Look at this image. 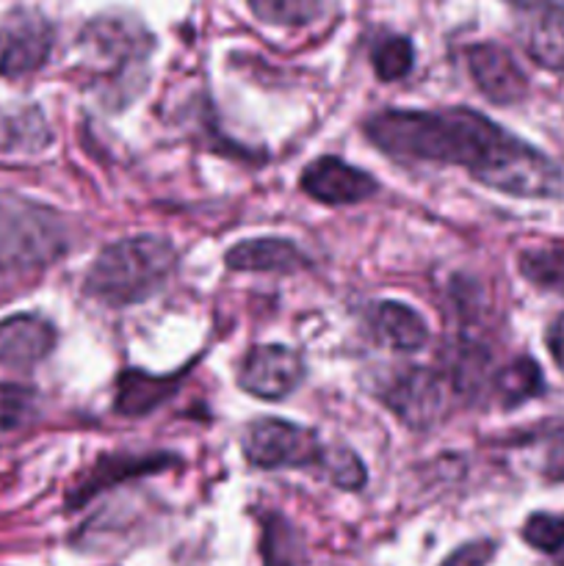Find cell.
<instances>
[{
	"label": "cell",
	"mask_w": 564,
	"mask_h": 566,
	"mask_svg": "<svg viewBox=\"0 0 564 566\" xmlns=\"http://www.w3.org/2000/svg\"><path fill=\"white\" fill-rule=\"evenodd\" d=\"M365 136L393 158L462 166L481 186L509 197L562 191V169L547 155L470 108L382 111L368 119Z\"/></svg>",
	"instance_id": "1"
},
{
	"label": "cell",
	"mask_w": 564,
	"mask_h": 566,
	"mask_svg": "<svg viewBox=\"0 0 564 566\" xmlns=\"http://www.w3.org/2000/svg\"><path fill=\"white\" fill-rule=\"evenodd\" d=\"M175 269L177 252L166 238H122L94 258L83 291L108 307H130L155 296L171 280Z\"/></svg>",
	"instance_id": "2"
},
{
	"label": "cell",
	"mask_w": 564,
	"mask_h": 566,
	"mask_svg": "<svg viewBox=\"0 0 564 566\" xmlns=\"http://www.w3.org/2000/svg\"><path fill=\"white\" fill-rule=\"evenodd\" d=\"M81 48L92 66L103 99L127 103L142 88L144 64L153 50L147 28L127 14L94 17L81 33Z\"/></svg>",
	"instance_id": "3"
},
{
	"label": "cell",
	"mask_w": 564,
	"mask_h": 566,
	"mask_svg": "<svg viewBox=\"0 0 564 566\" xmlns=\"http://www.w3.org/2000/svg\"><path fill=\"white\" fill-rule=\"evenodd\" d=\"M70 232L53 208L14 191H0V271H28L59 260Z\"/></svg>",
	"instance_id": "4"
},
{
	"label": "cell",
	"mask_w": 564,
	"mask_h": 566,
	"mask_svg": "<svg viewBox=\"0 0 564 566\" xmlns=\"http://www.w3.org/2000/svg\"><path fill=\"white\" fill-rule=\"evenodd\" d=\"M241 448L249 464L263 470H324L326 453H330V448L321 446L313 431L276 418H260L249 423L241 437Z\"/></svg>",
	"instance_id": "5"
},
{
	"label": "cell",
	"mask_w": 564,
	"mask_h": 566,
	"mask_svg": "<svg viewBox=\"0 0 564 566\" xmlns=\"http://www.w3.org/2000/svg\"><path fill=\"white\" fill-rule=\"evenodd\" d=\"M53 22L39 9L17 6L0 20V77L20 81L42 70L53 50Z\"/></svg>",
	"instance_id": "6"
},
{
	"label": "cell",
	"mask_w": 564,
	"mask_h": 566,
	"mask_svg": "<svg viewBox=\"0 0 564 566\" xmlns=\"http://www.w3.org/2000/svg\"><path fill=\"white\" fill-rule=\"evenodd\" d=\"M457 396L448 374H437L429 368H407L390 381L382 398L398 420L412 429H429L446 412L448 398Z\"/></svg>",
	"instance_id": "7"
},
{
	"label": "cell",
	"mask_w": 564,
	"mask_h": 566,
	"mask_svg": "<svg viewBox=\"0 0 564 566\" xmlns=\"http://www.w3.org/2000/svg\"><path fill=\"white\" fill-rule=\"evenodd\" d=\"M304 381V359L288 346H254L238 368V387L263 401H282Z\"/></svg>",
	"instance_id": "8"
},
{
	"label": "cell",
	"mask_w": 564,
	"mask_h": 566,
	"mask_svg": "<svg viewBox=\"0 0 564 566\" xmlns=\"http://www.w3.org/2000/svg\"><path fill=\"white\" fill-rule=\"evenodd\" d=\"M464 64L470 77L490 103L514 105L529 94V77L506 48L492 42H479L464 48Z\"/></svg>",
	"instance_id": "9"
},
{
	"label": "cell",
	"mask_w": 564,
	"mask_h": 566,
	"mask_svg": "<svg viewBox=\"0 0 564 566\" xmlns=\"http://www.w3.org/2000/svg\"><path fill=\"white\" fill-rule=\"evenodd\" d=\"M299 186L307 197L324 205H354L370 199L379 191V182L368 171L357 169V166L346 164L335 155H324V158L313 160L302 171Z\"/></svg>",
	"instance_id": "10"
},
{
	"label": "cell",
	"mask_w": 564,
	"mask_h": 566,
	"mask_svg": "<svg viewBox=\"0 0 564 566\" xmlns=\"http://www.w3.org/2000/svg\"><path fill=\"white\" fill-rule=\"evenodd\" d=\"M55 326L39 315L20 313L0 321V368L31 370L55 348Z\"/></svg>",
	"instance_id": "11"
},
{
	"label": "cell",
	"mask_w": 564,
	"mask_h": 566,
	"mask_svg": "<svg viewBox=\"0 0 564 566\" xmlns=\"http://www.w3.org/2000/svg\"><path fill=\"white\" fill-rule=\"evenodd\" d=\"M171 464H175L171 453H142V457L138 453H111V457L97 459V464L70 492V509L83 506L97 492L108 490V486L119 484V481L138 479V475L147 473H160V470L171 468Z\"/></svg>",
	"instance_id": "12"
},
{
	"label": "cell",
	"mask_w": 564,
	"mask_h": 566,
	"mask_svg": "<svg viewBox=\"0 0 564 566\" xmlns=\"http://www.w3.org/2000/svg\"><path fill=\"white\" fill-rule=\"evenodd\" d=\"M520 39L531 59L545 70L564 75V6L551 3L525 9V20L520 25Z\"/></svg>",
	"instance_id": "13"
},
{
	"label": "cell",
	"mask_w": 564,
	"mask_h": 566,
	"mask_svg": "<svg viewBox=\"0 0 564 566\" xmlns=\"http://www.w3.org/2000/svg\"><path fill=\"white\" fill-rule=\"evenodd\" d=\"M227 269L252 274H291L307 263L302 249L288 238H249L236 243L224 258Z\"/></svg>",
	"instance_id": "14"
},
{
	"label": "cell",
	"mask_w": 564,
	"mask_h": 566,
	"mask_svg": "<svg viewBox=\"0 0 564 566\" xmlns=\"http://www.w3.org/2000/svg\"><path fill=\"white\" fill-rule=\"evenodd\" d=\"M53 144V130L33 103L0 108V155H39Z\"/></svg>",
	"instance_id": "15"
},
{
	"label": "cell",
	"mask_w": 564,
	"mask_h": 566,
	"mask_svg": "<svg viewBox=\"0 0 564 566\" xmlns=\"http://www.w3.org/2000/svg\"><path fill=\"white\" fill-rule=\"evenodd\" d=\"M370 321L376 337L396 352H420L429 343L426 321L401 302H379L370 313Z\"/></svg>",
	"instance_id": "16"
},
{
	"label": "cell",
	"mask_w": 564,
	"mask_h": 566,
	"mask_svg": "<svg viewBox=\"0 0 564 566\" xmlns=\"http://www.w3.org/2000/svg\"><path fill=\"white\" fill-rule=\"evenodd\" d=\"M177 390V379L171 376H149L142 370H125L116 381V412L125 418H144L155 412L164 401H169Z\"/></svg>",
	"instance_id": "17"
},
{
	"label": "cell",
	"mask_w": 564,
	"mask_h": 566,
	"mask_svg": "<svg viewBox=\"0 0 564 566\" xmlns=\"http://www.w3.org/2000/svg\"><path fill=\"white\" fill-rule=\"evenodd\" d=\"M492 387H495L503 407L512 409L540 396L545 390V379H542V370L534 359L518 357L492 376Z\"/></svg>",
	"instance_id": "18"
},
{
	"label": "cell",
	"mask_w": 564,
	"mask_h": 566,
	"mask_svg": "<svg viewBox=\"0 0 564 566\" xmlns=\"http://www.w3.org/2000/svg\"><path fill=\"white\" fill-rule=\"evenodd\" d=\"M520 274L540 291L564 298V243H551L520 254Z\"/></svg>",
	"instance_id": "19"
},
{
	"label": "cell",
	"mask_w": 564,
	"mask_h": 566,
	"mask_svg": "<svg viewBox=\"0 0 564 566\" xmlns=\"http://www.w3.org/2000/svg\"><path fill=\"white\" fill-rule=\"evenodd\" d=\"M252 14L269 25L299 28L324 14L326 0H247Z\"/></svg>",
	"instance_id": "20"
},
{
	"label": "cell",
	"mask_w": 564,
	"mask_h": 566,
	"mask_svg": "<svg viewBox=\"0 0 564 566\" xmlns=\"http://www.w3.org/2000/svg\"><path fill=\"white\" fill-rule=\"evenodd\" d=\"M263 558L265 566H299L302 564V545L296 531L280 514L263 517Z\"/></svg>",
	"instance_id": "21"
},
{
	"label": "cell",
	"mask_w": 564,
	"mask_h": 566,
	"mask_svg": "<svg viewBox=\"0 0 564 566\" xmlns=\"http://www.w3.org/2000/svg\"><path fill=\"white\" fill-rule=\"evenodd\" d=\"M374 72L379 81H401L415 66V48L407 36H387L374 44Z\"/></svg>",
	"instance_id": "22"
},
{
	"label": "cell",
	"mask_w": 564,
	"mask_h": 566,
	"mask_svg": "<svg viewBox=\"0 0 564 566\" xmlns=\"http://www.w3.org/2000/svg\"><path fill=\"white\" fill-rule=\"evenodd\" d=\"M36 415V392L22 385H0V434L22 429Z\"/></svg>",
	"instance_id": "23"
},
{
	"label": "cell",
	"mask_w": 564,
	"mask_h": 566,
	"mask_svg": "<svg viewBox=\"0 0 564 566\" xmlns=\"http://www.w3.org/2000/svg\"><path fill=\"white\" fill-rule=\"evenodd\" d=\"M523 539L542 553H558L564 547V514H531Z\"/></svg>",
	"instance_id": "24"
},
{
	"label": "cell",
	"mask_w": 564,
	"mask_h": 566,
	"mask_svg": "<svg viewBox=\"0 0 564 566\" xmlns=\"http://www.w3.org/2000/svg\"><path fill=\"white\" fill-rule=\"evenodd\" d=\"M321 473L341 490H359L365 484L363 462L357 459V453L346 451V448H330Z\"/></svg>",
	"instance_id": "25"
},
{
	"label": "cell",
	"mask_w": 564,
	"mask_h": 566,
	"mask_svg": "<svg viewBox=\"0 0 564 566\" xmlns=\"http://www.w3.org/2000/svg\"><path fill=\"white\" fill-rule=\"evenodd\" d=\"M495 545L492 542H470L442 562V566H487L490 564Z\"/></svg>",
	"instance_id": "26"
},
{
	"label": "cell",
	"mask_w": 564,
	"mask_h": 566,
	"mask_svg": "<svg viewBox=\"0 0 564 566\" xmlns=\"http://www.w3.org/2000/svg\"><path fill=\"white\" fill-rule=\"evenodd\" d=\"M545 343H547V352H551L553 363H556V368L564 374V315H558V318L553 321L551 329H547V335H545Z\"/></svg>",
	"instance_id": "27"
},
{
	"label": "cell",
	"mask_w": 564,
	"mask_h": 566,
	"mask_svg": "<svg viewBox=\"0 0 564 566\" xmlns=\"http://www.w3.org/2000/svg\"><path fill=\"white\" fill-rule=\"evenodd\" d=\"M542 473H545V479H551V481H564V440L556 442V446L547 451Z\"/></svg>",
	"instance_id": "28"
},
{
	"label": "cell",
	"mask_w": 564,
	"mask_h": 566,
	"mask_svg": "<svg viewBox=\"0 0 564 566\" xmlns=\"http://www.w3.org/2000/svg\"><path fill=\"white\" fill-rule=\"evenodd\" d=\"M506 3L518 6V9H534V6H542V3H551V0H506Z\"/></svg>",
	"instance_id": "29"
}]
</instances>
